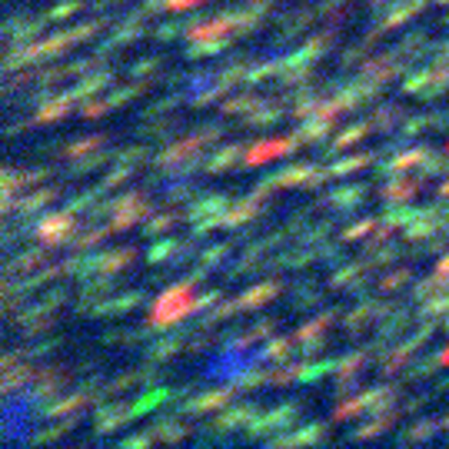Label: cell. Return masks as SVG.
<instances>
[{
  "instance_id": "35",
  "label": "cell",
  "mask_w": 449,
  "mask_h": 449,
  "mask_svg": "<svg viewBox=\"0 0 449 449\" xmlns=\"http://www.w3.org/2000/svg\"><path fill=\"white\" fill-rule=\"evenodd\" d=\"M107 143V137H90V140H77V143H70V147L63 150L67 157H83V153H90V150L103 147Z\"/></svg>"
},
{
  "instance_id": "10",
  "label": "cell",
  "mask_w": 449,
  "mask_h": 449,
  "mask_svg": "<svg viewBox=\"0 0 449 449\" xmlns=\"http://www.w3.org/2000/svg\"><path fill=\"white\" fill-rule=\"evenodd\" d=\"M337 127V117H319V113H313V120H306L303 123V130H299V140L303 143H319L326 133Z\"/></svg>"
},
{
  "instance_id": "2",
  "label": "cell",
  "mask_w": 449,
  "mask_h": 449,
  "mask_svg": "<svg viewBox=\"0 0 449 449\" xmlns=\"http://www.w3.org/2000/svg\"><path fill=\"white\" fill-rule=\"evenodd\" d=\"M74 230H77L74 210H54L50 217H43V220L34 226V237H37L43 246H60L74 237Z\"/></svg>"
},
{
  "instance_id": "16",
  "label": "cell",
  "mask_w": 449,
  "mask_h": 449,
  "mask_svg": "<svg viewBox=\"0 0 449 449\" xmlns=\"http://www.w3.org/2000/svg\"><path fill=\"white\" fill-rule=\"evenodd\" d=\"M399 120H403V107H399V103H390V107H379L370 123H373L379 133H390L396 123H399Z\"/></svg>"
},
{
  "instance_id": "11",
  "label": "cell",
  "mask_w": 449,
  "mask_h": 449,
  "mask_svg": "<svg viewBox=\"0 0 449 449\" xmlns=\"http://www.w3.org/2000/svg\"><path fill=\"white\" fill-rule=\"evenodd\" d=\"M376 313H386V306H379V303H363V306L356 310L353 317L346 319L350 333H353V337H359V333H363V330H366V326H370V323L376 319Z\"/></svg>"
},
{
  "instance_id": "7",
  "label": "cell",
  "mask_w": 449,
  "mask_h": 449,
  "mask_svg": "<svg viewBox=\"0 0 449 449\" xmlns=\"http://www.w3.org/2000/svg\"><path fill=\"white\" fill-rule=\"evenodd\" d=\"M233 390H237V386H230V390H213V393H203L200 399H193V403H187V406H183V412H190V416H206V412H213L217 406H223V403H230V396H233Z\"/></svg>"
},
{
  "instance_id": "22",
  "label": "cell",
  "mask_w": 449,
  "mask_h": 449,
  "mask_svg": "<svg viewBox=\"0 0 449 449\" xmlns=\"http://www.w3.org/2000/svg\"><path fill=\"white\" fill-rule=\"evenodd\" d=\"M67 110H70V97H57V100H50V103H47V107L34 117V123H50V120H60Z\"/></svg>"
},
{
  "instance_id": "44",
  "label": "cell",
  "mask_w": 449,
  "mask_h": 449,
  "mask_svg": "<svg viewBox=\"0 0 449 449\" xmlns=\"http://www.w3.org/2000/svg\"><path fill=\"white\" fill-rule=\"evenodd\" d=\"M113 103L110 100H90V107H83V117H100V113H107Z\"/></svg>"
},
{
  "instance_id": "58",
  "label": "cell",
  "mask_w": 449,
  "mask_h": 449,
  "mask_svg": "<svg viewBox=\"0 0 449 449\" xmlns=\"http://www.w3.org/2000/svg\"><path fill=\"white\" fill-rule=\"evenodd\" d=\"M446 153H449V143H446Z\"/></svg>"
},
{
  "instance_id": "51",
  "label": "cell",
  "mask_w": 449,
  "mask_h": 449,
  "mask_svg": "<svg viewBox=\"0 0 449 449\" xmlns=\"http://www.w3.org/2000/svg\"><path fill=\"white\" fill-rule=\"evenodd\" d=\"M170 250H173V243H163V246H157L153 253H150V260H160V257H167Z\"/></svg>"
},
{
  "instance_id": "19",
  "label": "cell",
  "mask_w": 449,
  "mask_h": 449,
  "mask_svg": "<svg viewBox=\"0 0 449 449\" xmlns=\"http://www.w3.org/2000/svg\"><path fill=\"white\" fill-rule=\"evenodd\" d=\"M150 436H153V439H163V443H180V439L190 436V426H180L177 419H163Z\"/></svg>"
},
{
  "instance_id": "25",
  "label": "cell",
  "mask_w": 449,
  "mask_h": 449,
  "mask_svg": "<svg viewBox=\"0 0 449 449\" xmlns=\"http://www.w3.org/2000/svg\"><path fill=\"white\" fill-rule=\"evenodd\" d=\"M366 356H370V353H353L350 359H343V363H339V386L353 383L356 373H359V366L366 363Z\"/></svg>"
},
{
  "instance_id": "32",
  "label": "cell",
  "mask_w": 449,
  "mask_h": 449,
  "mask_svg": "<svg viewBox=\"0 0 449 449\" xmlns=\"http://www.w3.org/2000/svg\"><path fill=\"white\" fill-rule=\"evenodd\" d=\"M410 280H412L410 266H403V270H396V273H390V277L379 280V293H393V290H399L403 283H410Z\"/></svg>"
},
{
  "instance_id": "24",
  "label": "cell",
  "mask_w": 449,
  "mask_h": 449,
  "mask_svg": "<svg viewBox=\"0 0 449 449\" xmlns=\"http://www.w3.org/2000/svg\"><path fill=\"white\" fill-rule=\"evenodd\" d=\"M293 346H299L297 337H280V339H273L266 350H263V359H286V356L293 353Z\"/></svg>"
},
{
  "instance_id": "54",
  "label": "cell",
  "mask_w": 449,
  "mask_h": 449,
  "mask_svg": "<svg viewBox=\"0 0 449 449\" xmlns=\"http://www.w3.org/2000/svg\"><path fill=\"white\" fill-rule=\"evenodd\" d=\"M439 197H449V180L443 183V187H439Z\"/></svg>"
},
{
  "instance_id": "46",
  "label": "cell",
  "mask_w": 449,
  "mask_h": 449,
  "mask_svg": "<svg viewBox=\"0 0 449 449\" xmlns=\"http://www.w3.org/2000/svg\"><path fill=\"white\" fill-rule=\"evenodd\" d=\"M449 310V293L443 299H436V303H430L426 310H423V317H439V313H446Z\"/></svg>"
},
{
  "instance_id": "28",
  "label": "cell",
  "mask_w": 449,
  "mask_h": 449,
  "mask_svg": "<svg viewBox=\"0 0 449 449\" xmlns=\"http://www.w3.org/2000/svg\"><path fill=\"white\" fill-rule=\"evenodd\" d=\"M396 390H390V386H383V390H370V393H363V399H366V410H383V406H390L393 403Z\"/></svg>"
},
{
  "instance_id": "21",
  "label": "cell",
  "mask_w": 449,
  "mask_h": 449,
  "mask_svg": "<svg viewBox=\"0 0 449 449\" xmlns=\"http://www.w3.org/2000/svg\"><path fill=\"white\" fill-rule=\"evenodd\" d=\"M330 319H333V313H323V317H317L313 323H306V326H299L297 330V343L303 346V343H310V339L323 337V330L330 326Z\"/></svg>"
},
{
  "instance_id": "29",
  "label": "cell",
  "mask_w": 449,
  "mask_h": 449,
  "mask_svg": "<svg viewBox=\"0 0 449 449\" xmlns=\"http://www.w3.org/2000/svg\"><path fill=\"white\" fill-rule=\"evenodd\" d=\"M87 403H90V396H87V393H77L74 399H67V403H54V406H50L47 412H50V416H70V412L83 410Z\"/></svg>"
},
{
  "instance_id": "38",
  "label": "cell",
  "mask_w": 449,
  "mask_h": 449,
  "mask_svg": "<svg viewBox=\"0 0 449 449\" xmlns=\"http://www.w3.org/2000/svg\"><path fill=\"white\" fill-rule=\"evenodd\" d=\"M40 263H43V253H23V257H17L10 263V273H27V270H34Z\"/></svg>"
},
{
  "instance_id": "41",
  "label": "cell",
  "mask_w": 449,
  "mask_h": 449,
  "mask_svg": "<svg viewBox=\"0 0 449 449\" xmlns=\"http://www.w3.org/2000/svg\"><path fill=\"white\" fill-rule=\"evenodd\" d=\"M173 223H177V213H170V217H157V220H150V223H147V233H150V237H157V233L170 230Z\"/></svg>"
},
{
  "instance_id": "59",
  "label": "cell",
  "mask_w": 449,
  "mask_h": 449,
  "mask_svg": "<svg viewBox=\"0 0 449 449\" xmlns=\"http://www.w3.org/2000/svg\"><path fill=\"white\" fill-rule=\"evenodd\" d=\"M337 3H343V0H337Z\"/></svg>"
},
{
  "instance_id": "14",
  "label": "cell",
  "mask_w": 449,
  "mask_h": 449,
  "mask_svg": "<svg viewBox=\"0 0 449 449\" xmlns=\"http://www.w3.org/2000/svg\"><path fill=\"white\" fill-rule=\"evenodd\" d=\"M130 260H137V250H133V246L113 250L107 257H100V273H120L123 266H130Z\"/></svg>"
},
{
  "instance_id": "26",
  "label": "cell",
  "mask_w": 449,
  "mask_h": 449,
  "mask_svg": "<svg viewBox=\"0 0 449 449\" xmlns=\"http://www.w3.org/2000/svg\"><path fill=\"white\" fill-rule=\"evenodd\" d=\"M57 197H60V187H47V190H40V193H34L30 200H23V203H20V210H23V213H34V210H40V206L54 203Z\"/></svg>"
},
{
  "instance_id": "60",
  "label": "cell",
  "mask_w": 449,
  "mask_h": 449,
  "mask_svg": "<svg viewBox=\"0 0 449 449\" xmlns=\"http://www.w3.org/2000/svg\"><path fill=\"white\" fill-rule=\"evenodd\" d=\"M446 326H449V319H446Z\"/></svg>"
},
{
  "instance_id": "55",
  "label": "cell",
  "mask_w": 449,
  "mask_h": 449,
  "mask_svg": "<svg viewBox=\"0 0 449 449\" xmlns=\"http://www.w3.org/2000/svg\"><path fill=\"white\" fill-rule=\"evenodd\" d=\"M250 3H263V0H250Z\"/></svg>"
},
{
  "instance_id": "53",
  "label": "cell",
  "mask_w": 449,
  "mask_h": 449,
  "mask_svg": "<svg viewBox=\"0 0 449 449\" xmlns=\"http://www.w3.org/2000/svg\"><path fill=\"white\" fill-rule=\"evenodd\" d=\"M439 366H449V346L443 350V353H439Z\"/></svg>"
},
{
  "instance_id": "45",
  "label": "cell",
  "mask_w": 449,
  "mask_h": 449,
  "mask_svg": "<svg viewBox=\"0 0 449 449\" xmlns=\"http://www.w3.org/2000/svg\"><path fill=\"white\" fill-rule=\"evenodd\" d=\"M330 370V363H319V366H303V373H299V379L303 383H310V379H317V376H323Z\"/></svg>"
},
{
  "instance_id": "56",
  "label": "cell",
  "mask_w": 449,
  "mask_h": 449,
  "mask_svg": "<svg viewBox=\"0 0 449 449\" xmlns=\"http://www.w3.org/2000/svg\"><path fill=\"white\" fill-rule=\"evenodd\" d=\"M443 426H449V416H446V423H443Z\"/></svg>"
},
{
  "instance_id": "50",
  "label": "cell",
  "mask_w": 449,
  "mask_h": 449,
  "mask_svg": "<svg viewBox=\"0 0 449 449\" xmlns=\"http://www.w3.org/2000/svg\"><path fill=\"white\" fill-rule=\"evenodd\" d=\"M74 10H80V0H74V3H67V7H57L50 17H67V14H74Z\"/></svg>"
},
{
  "instance_id": "12",
  "label": "cell",
  "mask_w": 449,
  "mask_h": 449,
  "mask_svg": "<svg viewBox=\"0 0 449 449\" xmlns=\"http://www.w3.org/2000/svg\"><path fill=\"white\" fill-rule=\"evenodd\" d=\"M426 7V0H410V3H399V7H393V14L383 20V30H396V27H403L410 17H416L419 10Z\"/></svg>"
},
{
  "instance_id": "49",
  "label": "cell",
  "mask_w": 449,
  "mask_h": 449,
  "mask_svg": "<svg viewBox=\"0 0 449 449\" xmlns=\"http://www.w3.org/2000/svg\"><path fill=\"white\" fill-rule=\"evenodd\" d=\"M426 123H430V117H412V120H406V130H403V133H410V137H412V133L423 130Z\"/></svg>"
},
{
  "instance_id": "13",
  "label": "cell",
  "mask_w": 449,
  "mask_h": 449,
  "mask_svg": "<svg viewBox=\"0 0 449 449\" xmlns=\"http://www.w3.org/2000/svg\"><path fill=\"white\" fill-rule=\"evenodd\" d=\"M67 379H70V373L60 370V366H57V373L54 370H40L37 373V393L40 396H57V390H60Z\"/></svg>"
},
{
  "instance_id": "52",
  "label": "cell",
  "mask_w": 449,
  "mask_h": 449,
  "mask_svg": "<svg viewBox=\"0 0 449 449\" xmlns=\"http://www.w3.org/2000/svg\"><path fill=\"white\" fill-rule=\"evenodd\" d=\"M436 273H443V277H449V253L443 257V260L436 263Z\"/></svg>"
},
{
  "instance_id": "27",
  "label": "cell",
  "mask_w": 449,
  "mask_h": 449,
  "mask_svg": "<svg viewBox=\"0 0 449 449\" xmlns=\"http://www.w3.org/2000/svg\"><path fill=\"white\" fill-rule=\"evenodd\" d=\"M117 230L113 226H97V230H90V233H83V237H77L74 246L77 250H87V246H97V243H103L107 237H113Z\"/></svg>"
},
{
  "instance_id": "57",
  "label": "cell",
  "mask_w": 449,
  "mask_h": 449,
  "mask_svg": "<svg viewBox=\"0 0 449 449\" xmlns=\"http://www.w3.org/2000/svg\"><path fill=\"white\" fill-rule=\"evenodd\" d=\"M439 3H449V0H439Z\"/></svg>"
},
{
  "instance_id": "20",
  "label": "cell",
  "mask_w": 449,
  "mask_h": 449,
  "mask_svg": "<svg viewBox=\"0 0 449 449\" xmlns=\"http://www.w3.org/2000/svg\"><path fill=\"white\" fill-rule=\"evenodd\" d=\"M246 419H253V406H240V410L223 412L213 426H217V430H237V426H246Z\"/></svg>"
},
{
  "instance_id": "6",
  "label": "cell",
  "mask_w": 449,
  "mask_h": 449,
  "mask_svg": "<svg viewBox=\"0 0 449 449\" xmlns=\"http://www.w3.org/2000/svg\"><path fill=\"white\" fill-rule=\"evenodd\" d=\"M423 177L419 180H412V177H399V180H390L386 187H383V197L386 200H393V203H406V200H412L419 190H423Z\"/></svg>"
},
{
  "instance_id": "43",
  "label": "cell",
  "mask_w": 449,
  "mask_h": 449,
  "mask_svg": "<svg viewBox=\"0 0 449 449\" xmlns=\"http://www.w3.org/2000/svg\"><path fill=\"white\" fill-rule=\"evenodd\" d=\"M277 70H280V63H266V67H257V70L246 77V80H250V83H260V80H266V77L277 74Z\"/></svg>"
},
{
  "instance_id": "48",
  "label": "cell",
  "mask_w": 449,
  "mask_h": 449,
  "mask_svg": "<svg viewBox=\"0 0 449 449\" xmlns=\"http://www.w3.org/2000/svg\"><path fill=\"white\" fill-rule=\"evenodd\" d=\"M206 0H167V10H190V7H200Z\"/></svg>"
},
{
  "instance_id": "8",
  "label": "cell",
  "mask_w": 449,
  "mask_h": 449,
  "mask_svg": "<svg viewBox=\"0 0 449 449\" xmlns=\"http://www.w3.org/2000/svg\"><path fill=\"white\" fill-rule=\"evenodd\" d=\"M130 416H137L133 412V406H120V403H107L103 410L97 412V432H110L117 430L123 419H130Z\"/></svg>"
},
{
  "instance_id": "42",
  "label": "cell",
  "mask_w": 449,
  "mask_h": 449,
  "mask_svg": "<svg viewBox=\"0 0 449 449\" xmlns=\"http://www.w3.org/2000/svg\"><path fill=\"white\" fill-rule=\"evenodd\" d=\"M103 83H110V74H97L94 80H87V83H80L74 94L77 97H83V94H90V90H97V87H103Z\"/></svg>"
},
{
  "instance_id": "37",
  "label": "cell",
  "mask_w": 449,
  "mask_h": 449,
  "mask_svg": "<svg viewBox=\"0 0 449 449\" xmlns=\"http://www.w3.org/2000/svg\"><path fill=\"white\" fill-rule=\"evenodd\" d=\"M436 426H439L436 419H419V423H416V426L406 432V439H412V443H419V439H430L432 432H436Z\"/></svg>"
},
{
  "instance_id": "30",
  "label": "cell",
  "mask_w": 449,
  "mask_h": 449,
  "mask_svg": "<svg viewBox=\"0 0 449 449\" xmlns=\"http://www.w3.org/2000/svg\"><path fill=\"white\" fill-rule=\"evenodd\" d=\"M363 410H366V399H363V396H356V399L339 403L337 412H333V419H337V423H343V419H353V416H359Z\"/></svg>"
},
{
  "instance_id": "36",
  "label": "cell",
  "mask_w": 449,
  "mask_h": 449,
  "mask_svg": "<svg viewBox=\"0 0 449 449\" xmlns=\"http://www.w3.org/2000/svg\"><path fill=\"white\" fill-rule=\"evenodd\" d=\"M226 43L220 37L217 40H193V50H190V57H210V54H220Z\"/></svg>"
},
{
  "instance_id": "9",
  "label": "cell",
  "mask_w": 449,
  "mask_h": 449,
  "mask_svg": "<svg viewBox=\"0 0 449 449\" xmlns=\"http://www.w3.org/2000/svg\"><path fill=\"white\" fill-rule=\"evenodd\" d=\"M277 293H280V283H260V286H253L250 293H243V297H240V310L253 313V310L266 306V303L277 297Z\"/></svg>"
},
{
  "instance_id": "33",
  "label": "cell",
  "mask_w": 449,
  "mask_h": 449,
  "mask_svg": "<svg viewBox=\"0 0 449 449\" xmlns=\"http://www.w3.org/2000/svg\"><path fill=\"white\" fill-rule=\"evenodd\" d=\"M363 197H366V190H363V187H346V190H339V193H333V197H330V203H333V206H356Z\"/></svg>"
},
{
  "instance_id": "3",
  "label": "cell",
  "mask_w": 449,
  "mask_h": 449,
  "mask_svg": "<svg viewBox=\"0 0 449 449\" xmlns=\"http://www.w3.org/2000/svg\"><path fill=\"white\" fill-rule=\"evenodd\" d=\"M107 213H113V230L123 233V230H133V223H140L143 217H150V203L143 200V193H127L120 200H110L103 206Z\"/></svg>"
},
{
  "instance_id": "23",
  "label": "cell",
  "mask_w": 449,
  "mask_h": 449,
  "mask_svg": "<svg viewBox=\"0 0 449 449\" xmlns=\"http://www.w3.org/2000/svg\"><path fill=\"white\" fill-rule=\"evenodd\" d=\"M237 160H240V147H223L210 163H206V173H223V170H230Z\"/></svg>"
},
{
  "instance_id": "40",
  "label": "cell",
  "mask_w": 449,
  "mask_h": 449,
  "mask_svg": "<svg viewBox=\"0 0 449 449\" xmlns=\"http://www.w3.org/2000/svg\"><path fill=\"white\" fill-rule=\"evenodd\" d=\"M370 230H376V220H363V223L343 230V237H339V240H363V233H370Z\"/></svg>"
},
{
  "instance_id": "18",
  "label": "cell",
  "mask_w": 449,
  "mask_h": 449,
  "mask_svg": "<svg viewBox=\"0 0 449 449\" xmlns=\"http://www.w3.org/2000/svg\"><path fill=\"white\" fill-rule=\"evenodd\" d=\"M370 163H373V153H353V157L333 163V167H330V177H346V173H356V170L370 167Z\"/></svg>"
},
{
  "instance_id": "1",
  "label": "cell",
  "mask_w": 449,
  "mask_h": 449,
  "mask_svg": "<svg viewBox=\"0 0 449 449\" xmlns=\"http://www.w3.org/2000/svg\"><path fill=\"white\" fill-rule=\"evenodd\" d=\"M197 310H200V299L193 297V283L187 280V283L170 286L167 293L150 306L147 323L150 326H173V323H180L183 317L197 313Z\"/></svg>"
},
{
  "instance_id": "17",
  "label": "cell",
  "mask_w": 449,
  "mask_h": 449,
  "mask_svg": "<svg viewBox=\"0 0 449 449\" xmlns=\"http://www.w3.org/2000/svg\"><path fill=\"white\" fill-rule=\"evenodd\" d=\"M396 416H399V412H379V416H373V419H370V426H363V430H356L353 432V439H370V436H379V432H386L390 430V426H393L396 423Z\"/></svg>"
},
{
  "instance_id": "5",
  "label": "cell",
  "mask_w": 449,
  "mask_h": 449,
  "mask_svg": "<svg viewBox=\"0 0 449 449\" xmlns=\"http://www.w3.org/2000/svg\"><path fill=\"white\" fill-rule=\"evenodd\" d=\"M210 140H220V130H217V127H203V133H193L187 140L173 143L163 157H157V163H160V167H173V163H183V160H197L200 147L210 143Z\"/></svg>"
},
{
  "instance_id": "4",
  "label": "cell",
  "mask_w": 449,
  "mask_h": 449,
  "mask_svg": "<svg viewBox=\"0 0 449 449\" xmlns=\"http://www.w3.org/2000/svg\"><path fill=\"white\" fill-rule=\"evenodd\" d=\"M303 140L299 137H270V140H260V143H253V147L246 150L243 163L246 167H263V163H273V160H280L286 153H293Z\"/></svg>"
},
{
  "instance_id": "31",
  "label": "cell",
  "mask_w": 449,
  "mask_h": 449,
  "mask_svg": "<svg viewBox=\"0 0 449 449\" xmlns=\"http://www.w3.org/2000/svg\"><path fill=\"white\" fill-rule=\"evenodd\" d=\"M370 127H373V123H356V127H350V130H343V133L337 137V150L353 147L356 140H363V137L370 133Z\"/></svg>"
},
{
  "instance_id": "15",
  "label": "cell",
  "mask_w": 449,
  "mask_h": 449,
  "mask_svg": "<svg viewBox=\"0 0 449 449\" xmlns=\"http://www.w3.org/2000/svg\"><path fill=\"white\" fill-rule=\"evenodd\" d=\"M430 160V150L416 147V150H403V153H396L393 160H390V170L399 173V170H410V167H419V163H426Z\"/></svg>"
},
{
  "instance_id": "39",
  "label": "cell",
  "mask_w": 449,
  "mask_h": 449,
  "mask_svg": "<svg viewBox=\"0 0 449 449\" xmlns=\"http://www.w3.org/2000/svg\"><path fill=\"white\" fill-rule=\"evenodd\" d=\"M293 379H299V366H280L277 373H270V386H286Z\"/></svg>"
},
{
  "instance_id": "34",
  "label": "cell",
  "mask_w": 449,
  "mask_h": 449,
  "mask_svg": "<svg viewBox=\"0 0 449 449\" xmlns=\"http://www.w3.org/2000/svg\"><path fill=\"white\" fill-rule=\"evenodd\" d=\"M263 100L260 97H233V100H226L223 103V113H243V110H257Z\"/></svg>"
},
{
  "instance_id": "47",
  "label": "cell",
  "mask_w": 449,
  "mask_h": 449,
  "mask_svg": "<svg viewBox=\"0 0 449 449\" xmlns=\"http://www.w3.org/2000/svg\"><path fill=\"white\" fill-rule=\"evenodd\" d=\"M230 253V246H217V250H206L203 253V266H217L213 260H220V257H226Z\"/></svg>"
}]
</instances>
